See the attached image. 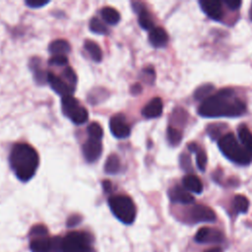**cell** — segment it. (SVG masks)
<instances>
[{
    "label": "cell",
    "mask_w": 252,
    "mask_h": 252,
    "mask_svg": "<svg viewBox=\"0 0 252 252\" xmlns=\"http://www.w3.org/2000/svg\"><path fill=\"white\" fill-rule=\"evenodd\" d=\"M202 10L213 20L220 21L222 18L221 3L218 0H203L199 2Z\"/></svg>",
    "instance_id": "obj_13"
},
{
    "label": "cell",
    "mask_w": 252,
    "mask_h": 252,
    "mask_svg": "<svg viewBox=\"0 0 252 252\" xmlns=\"http://www.w3.org/2000/svg\"><path fill=\"white\" fill-rule=\"evenodd\" d=\"M80 220H81V218H80L79 216H72V217L68 220V225H69V226L76 225Z\"/></svg>",
    "instance_id": "obj_37"
},
{
    "label": "cell",
    "mask_w": 252,
    "mask_h": 252,
    "mask_svg": "<svg viewBox=\"0 0 252 252\" xmlns=\"http://www.w3.org/2000/svg\"><path fill=\"white\" fill-rule=\"evenodd\" d=\"M196 163L198 168L201 171H205L206 170V165H207V155L206 153L202 150L199 149L196 153Z\"/></svg>",
    "instance_id": "obj_31"
},
{
    "label": "cell",
    "mask_w": 252,
    "mask_h": 252,
    "mask_svg": "<svg viewBox=\"0 0 252 252\" xmlns=\"http://www.w3.org/2000/svg\"><path fill=\"white\" fill-rule=\"evenodd\" d=\"M183 187L191 192L200 194L203 191V183L200 178L194 174H187L182 179Z\"/></svg>",
    "instance_id": "obj_17"
},
{
    "label": "cell",
    "mask_w": 252,
    "mask_h": 252,
    "mask_svg": "<svg viewBox=\"0 0 252 252\" xmlns=\"http://www.w3.org/2000/svg\"><path fill=\"white\" fill-rule=\"evenodd\" d=\"M90 30L98 34H105L107 33V28L97 19V18H93L90 21Z\"/></svg>",
    "instance_id": "obj_29"
},
{
    "label": "cell",
    "mask_w": 252,
    "mask_h": 252,
    "mask_svg": "<svg viewBox=\"0 0 252 252\" xmlns=\"http://www.w3.org/2000/svg\"><path fill=\"white\" fill-rule=\"evenodd\" d=\"M214 86L212 84H205L200 86L196 91L194 92V98L197 100H204L207 97H209L210 94L213 92Z\"/></svg>",
    "instance_id": "obj_27"
},
{
    "label": "cell",
    "mask_w": 252,
    "mask_h": 252,
    "mask_svg": "<svg viewBox=\"0 0 252 252\" xmlns=\"http://www.w3.org/2000/svg\"><path fill=\"white\" fill-rule=\"evenodd\" d=\"M101 17L108 25H116L120 21V14L112 7H104L101 9Z\"/></svg>",
    "instance_id": "obj_20"
},
{
    "label": "cell",
    "mask_w": 252,
    "mask_h": 252,
    "mask_svg": "<svg viewBox=\"0 0 252 252\" xmlns=\"http://www.w3.org/2000/svg\"><path fill=\"white\" fill-rule=\"evenodd\" d=\"M141 91H142V88H141V86H140L139 84L134 85V86L132 87V89H131V92H132V94H137L141 93Z\"/></svg>",
    "instance_id": "obj_38"
},
{
    "label": "cell",
    "mask_w": 252,
    "mask_h": 252,
    "mask_svg": "<svg viewBox=\"0 0 252 252\" xmlns=\"http://www.w3.org/2000/svg\"><path fill=\"white\" fill-rule=\"evenodd\" d=\"M85 49L88 51L92 59L95 62H99L102 59V51L98 44H96L93 40H86L85 41Z\"/></svg>",
    "instance_id": "obj_22"
},
{
    "label": "cell",
    "mask_w": 252,
    "mask_h": 252,
    "mask_svg": "<svg viewBox=\"0 0 252 252\" xmlns=\"http://www.w3.org/2000/svg\"><path fill=\"white\" fill-rule=\"evenodd\" d=\"M102 153V144L100 140L89 138L83 145V154L87 161H95Z\"/></svg>",
    "instance_id": "obj_11"
},
{
    "label": "cell",
    "mask_w": 252,
    "mask_h": 252,
    "mask_svg": "<svg viewBox=\"0 0 252 252\" xmlns=\"http://www.w3.org/2000/svg\"><path fill=\"white\" fill-rule=\"evenodd\" d=\"M62 79H64V81L73 88L77 83V76L71 67H67L64 69L62 73Z\"/></svg>",
    "instance_id": "obj_30"
},
{
    "label": "cell",
    "mask_w": 252,
    "mask_h": 252,
    "mask_svg": "<svg viewBox=\"0 0 252 252\" xmlns=\"http://www.w3.org/2000/svg\"><path fill=\"white\" fill-rule=\"evenodd\" d=\"M240 144L252 155V133L246 125H240L237 129Z\"/></svg>",
    "instance_id": "obj_18"
},
{
    "label": "cell",
    "mask_w": 252,
    "mask_h": 252,
    "mask_svg": "<svg viewBox=\"0 0 252 252\" xmlns=\"http://www.w3.org/2000/svg\"><path fill=\"white\" fill-rule=\"evenodd\" d=\"M112 214L123 223L130 224L136 218V207L132 199L125 195H116L108 199Z\"/></svg>",
    "instance_id": "obj_5"
},
{
    "label": "cell",
    "mask_w": 252,
    "mask_h": 252,
    "mask_svg": "<svg viewBox=\"0 0 252 252\" xmlns=\"http://www.w3.org/2000/svg\"><path fill=\"white\" fill-rule=\"evenodd\" d=\"M48 63L53 66H64L68 63V58L65 55H53L48 60Z\"/></svg>",
    "instance_id": "obj_33"
},
{
    "label": "cell",
    "mask_w": 252,
    "mask_h": 252,
    "mask_svg": "<svg viewBox=\"0 0 252 252\" xmlns=\"http://www.w3.org/2000/svg\"><path fill=\"white\" fill-rule=\"evenodd\" d=\"M87 132H88L90 138L97 139V140H100L102 138V135H103V130H102L101 126L96 122H92L88 126Z\"/></svg>",
    "instance_id": "obj_28"
},
{
    "label": "cell",
    "mask_w": 252,
    "mask_h": 252,
    "mask_svg": "<svg viewBox=\"0 0 252 252\" xmlns=\"http://www.w3.org/2000/svg\"><path fill=\"white\" fill-rule=\"evenodd\" d=\"M223 3L230 9V10H236L240 7L241 5V1L238 0H225L223 1Z\"/></svg>",
    "instance_id": "obj_36"
},
{
    "label": "cell",
    "mask_w": 252,
    "mask_h": 252,
    "mask_svg": "<svg viewBox=\"0 0 252 252\" xmlns=\"http://www.w3.org/2000/svg\"><path fill=\"white\" fill-rule=\"evenodd\" d=\"M121 164L117 155H110L104 163V171L108 174H116L120 170Z\"/></svg>",
    "instance_id": "obj_21"
},
{
    "label": "cell",
    "mask_w": 252,
    "mask_h": 252,
    "mask_svg": "<svg viewBox=\"0 0 252 252\" xmlns=\"http://www.w3.org/2000/svg\"><path fill=\"white\" fill-rule=\"evenodd\" d=\"M149 41L155 47H163L168 41V34L162 28L156 27L150 31Z\"/></svg>",
    "instance_id": "obj_16"
},
{
    "label": "cell",
    "mask_w": 252,
    "mask_h": 252,
    "mask_svg": "<svg viewBox=\"0 0 252 252\" xmlns=\"http://www.w3.org/2000/svg\"><path fill=\"white\" fill-rule=\"evenodd\" d=\"M221 153L231 161L245 165L252 161V155L237 141L232 133L224 134L218 142Z\"/></svg>",
    "instance_id": "obj_3"
},
{
    "label": "cell",
    "mask_w": 252,
    "mask_h": 252,
    "mask_svg": "<svg viewBox=\"0 0 252 252\" xmlns=\"http://www.w3.org/2000/svg\"><path fill=\"white\" fill-rule=\"evenodd\" d=\"M48 3H49V1H42V0H28V1H26V4L32 8H39Z\"/></svg>",
    "instance_id": "obj_35"
},
{
    "label": "cell",
    "mask_w": 252,
    "mask_h": 252,
    "mask_svg": "<svg viewBox=\"0 0 252 252\" xmlns=\"http://www.w3.org/2000/svg\"><path fill=\"white\" fill-rule=\"evenodd\" d=\"M47 82L50 84L51 88L56 92L58 94L62 96L65 95H72L74 92V88L67 84L62 78L57 77L55 74L48 72L47 73Z\"/></svg>",
    "instance_id": "obj_12"
},
{
    "label": "cell",
    "mask_w": 252,
    "mask_h": 252,
    "mask_svg": "<svg viewBox=\"0 0 252 252\" xmlns=\"http://www.w3.org/2000/svg\"><path fill=\"white\" fill-rule=\"evenodd\" d=\"M102 185H103V189H104L105 192H110L111 191V183L108 180H104Z\"/></svg>",
    "instance_id": "obj_39"
},
{
    "label": "cell",
    "mask_w": 252,
    "mask_h": 252,
    "mask_svg": "<svg viewBox=\"0 0 252 252\" xmlns=\"http://www.w3.org/2000/svg\"><path fill=\"white\" fill-rule=\"evenodd\" d=\"M173 121L176 122L179 125L184 124L187 121V113L185 112V110L182 109V108L174 109V111H173Z\"/></svg>",
    "instance_id": "obj_32"
},
{
    "label": "cell",
    "mask_w": 252,
    "mask_h": 252,
    "mask_svg": "<svg viewBox=\"0 0 252 252\" xmlns=\"http://www.w3.org/2000/svg\"><path fill=\"white\" fill-rule=\"evenodd\" d=\"M61 106L64 115L67 116L75 124H83L89 118L87 109L82 106L79 100L73 95L62 96Z\"/></svg>",
    "instance_id": "obj_7"
},
{
    "label": "cell",
    "mask_w": 252,
    "mask_h": 252,
    "mask_svg": "<svg viewBox=\"0 0 252 252\" xmlns=\"http://www.w3.org/2000/svg\"><path fill=\"white\" fill-rule=\"evenodd\" d=\"M232 208L235 213H246L249 208V201L243 195H236L233 198Z\"/></svg>",
    "instance_id": "obj_24"
},
{
    "label": "cell",
    "mask_w": 252,
    "mask_h": 252,
    "mask_svg": "<svg viewBox=\"0 0 252 252\" xmlns=\"http://www.w3.org/2000/svg\"><path fill=\"white\" fill-rule=\"evenodd\" d=\"M30 248L32 252H59L62 247V238L48 236L47 228L42 224L32 226L30 231Z\"/></svg>",
    "instance_id": "obj_4"
},
{
    "label": "cell",
    "mask_w": 252,
    "mask_h": 252,
    "mask_svg": "<svg viewBox=\"0 0 252 252\" xmlns=\"http://www.w3.org/2000/svg\"><path fill=\"white\" fill-rule=\"evenodd\" d=\"M93 237L85 231H72L62 238L61 252H95Z\"/></svg>",
    "instance_id": "obj_6"
},
{
    "label": "cell",
    "mask_w": 252,
    "mask_h": 252,
    "mask_svg": "<svg viewBox=\"0 0 252 252\" xmlns=\"http://www.w3.org/2000/svg\"><path fill=\"white\" fill-rule=\"evenodd\" d=\"M223 238L221 231L211 227H202L195 235V240L199 243H220Z\"/></svg>",
    "instance_id": "obj_10"
},
{
    "label": "cell",
    "mask_w": 252,
    "mask_h": 252,
    "mask_svg": "<svg viewBox=\"0 0 252 252\" xmlns=\"http://www.w3.org/2000/svg\"><path fill=\"white\" fill-rule=\"evenodd\" d=\"M205 252H221V250L220 248H211V249L206 250Z\"/></svg>",
    "instance_id": "obj_40"
},
{
    "label": "cell",
    "mask_w": 252,
    "mask_h": 252,
    "mask_svg": "<svg viewBox=\"0 0 252 252\" xmlns=\"http://www.w3.org/2000/svg\"><path fill=\"white\" fill-rule=\"evenodd\" d=\"M189 217L193 222H212L216 220L215 212L205 205H194L190 212Z\"/></svg>",
    "instance_id": "obj_8"
},
{
    "label": "cell",
    "mask_w": 252,
    "mask_h": 252,
    "mask_svg": "<svg viewBox=\"0 0 252 252\" xmlns=\"http://www.w3.org/2000/svg\"><path fill=\"white\" fill-rule=\"evenodd\" d=\"M9 160L11 168L22 181L30 180L34 175L39 163L37 152L25 143L16 144L12 148Z\"/></svg>",
    "instance_id": "obj_2"
},
{
    "label": "cell",
    "mask_w": 252,
    "mask_h": 252,
    "mask_svg": "<svg viewBox=\"0 0 252 252\" xmlns=\"http://www.w3.org/2000/svg\"><path fill=\"white\" fill-rule=\"evenodd\" d=\"M162 100L159 97L151 99L142 109V115L146 118L158 117L162 112Z\"/></svg>",
    "instance_id": "obj_15"
},
{
    "label": "cell",
    "mask_w": 252,
    "mask_h": 252,
    "mask_svg": "<svg viewBox=\"0 0 252 252\" xmlns=\"http://www.w3.org/2000/svg\"><path fill=\"white\" fill-rule=\"evenodd\" d=\"M109 128L112 135L116 138H126L130 135V127L123 114H116L110 118Z\"/></svg>",
    "instance_id": "obj_9"
},
{
    "label": "cell",
    "mask_w": 252,
    "mask_h": 252,
    "mask_svg": "<svg viewBox=\"0 0 252 252\" xmlns=\"http://www.w3.org/2000/svg\"><path fill=\"white\" fill-rule=\"evenodd\" d=\"M246 111L245 103L236 97L234 90L224 88L204 99L198 113L204 117H236Z\"/></svg>",
    "instance_id": "obj_1"
},
{
    "label": "cell",
    "mask_w": 252,
    "mask_h": 252,
    "mask_svg": "<svg viewBox=\"0 0 252 252\" xmlns=\"http://www.w3.org/2000/svg\"><path fill=\"white\" fill-rule=\"evenodd\" d=\"M138 21H139V25L142 29L144 30H153L154 27V21L153 18L151 16V14L144 8L143 10H141L139 12V16H138Z\"/></svg>",
    "instance_id": "obj_23"
},
{
    "label": "cell",
    "mask_w": 252,
    "mask_h": 252,
    "mask_svg": "<svg viewBox=\"0 0 252 252\" xmlns=\"http://www.w3.org/2000/svg\"><path fill=\"white\" fill-rule=\"evenodd\" d=\"M225 126H226L225 124H219V123L211 124L207 128V133L209 134L212 140H220L224 135L222 134V132L225 129Z\"/></svg>",
    "instance_id": "obj_25"
},
{
    "label": "cell",
    "mask_w": 252,
    "mask_h": 252,
    "mask_svg": "<svg viewBox=\"0 0 252 252\" xmlns=\"http://www.w3.org/2000/svg\"><path fill=\"white\" fill-rule=\"evenodd\" d=\"M168 196L169 199L174 203L191 204L194 202V197L185 188L178 185L169 189Z\"/></svg>",
    "instance_id": "obj_14"
},
{
    "label": "cell",
    "mask_w": 252,
    "mask_h": 252,
    "mask_svg": "<svg viewBox=\"0 0 252 252\" xmlns=\"http://www.w3.org/2000/svg\"><path fill=\"white\" fill-rule=\"evenodd\" d=\"M166 138L171 146H177L182 140V134L175 127L168 126L166 130Z\"/></svg>",
    "instance_id": "obj_26"
},
{
    "label": "cell",
    "mask_w": 252,
    "mask_h": 252,
    "mask_svg": "<svg viewBox=\"0 0 252 252\" xmlns=\"http://www.w3.org/2000/svg\"><path fill=\"white\" fill-rule=\"evenodd\" d=\"M180 166L186 170H192V166H191V160H190V157L186 154H182L180 156Z\"/></svg>",
    "instance_id": "obj_34"
},
{
    "label": "cell",
    "mask_w": 252,
    "mask_h": 252,
    "mask_svg": "<svg viewBox=\"0 0 252 252\" xmlns=\"http://www.w3.org/2000/svg\"><path fill=\"white\" fill-rule=\"evenodd\" d=\"M49 51L53 55H64L70 51V44L65 39H56L49 44Z\"/></svg>",
    "instance_id": "obj_19"
}]
</instances>
